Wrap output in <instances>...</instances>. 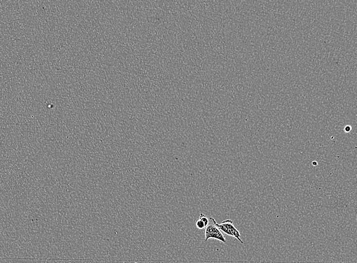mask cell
<instances>
[{
    "mask_svg": "<svg viewBox=\"0 0 357 263\" xmlns=\"http://www.w3.org/2000/svg\"><path fill=\"white\" fill-rule=\"evenodd\" d=\"M205 234L206 242L211 238H214L224 244L227 243L224 235L215 225H209L206 228Z\"/></svg>",
    "mask_w": 357,
    "mask_h": 263,
    "instance_id": "obj_2",
    "label": "cell"
},
{
    "mask_svg": "<svg viewBox=\"0 0 357 263\" xmlns=\"http://www.w3.org/2000/svg\"><path fill=\"white\" fill-rule=\"evenodd\" d=\"M210 219H211L214 224L217 226L221 231H222L229 236L235 238L241 244H244V242L241 239V233L239 231L235 228L233 224V221L232 220L228 219L223 221L221 224H218L216 220L213 218L211 217Z\"/></svg>",
    "mask_w": 357,
    "mask_h": 263,
    "instance_id": "obj_1",
    "label": "cell"
},
{
    "mask_svg": "<svg viewBox=\"0 0 357 263\" xmlns=\"http://www.w3.org/2000/svg\"><path fill=\"white\" fill-rule=\"evenodd\" d=\"M199 219L203 221L205 225L206 228L209 225V219L203 213H200Z\"/></svg>",
    "mask_w": 357,
    "mask_h": 263,
    "instance_id": "obj_3",
    "label": "cell"
},
{
    "mask_svg": "<svg viewBox=\"0 0 357 263\" xmlns=\"http://www.w3.org/2000/svg\"><path fill=\"white\" fill-rule=\"evenodd\" d=\"M196 225L197 228L199 230L206 229V226L204 222L199 219L196 221Z\"/></svg>",
    "mask_w": 357,
    "mask_h": 263,
    "instance_id": "obj_4",
    "label": "cell"
},
{
    "mask_svg": "<svg viewBox=\"0 0 357 263\" xmlns=\"http://www.w3.org/2000/svg\"><path fill=\"white\" fill-rule=\"evenodd\" d=\"M351 130V127L350 126H347L346 127L344 128V131H346V132H349Z\"/></svg>",
    "mask_w": 357,
    "mask_h": 263,
    "instance_id": "obj_5",
    "label": "cell"
}]
</instances>
